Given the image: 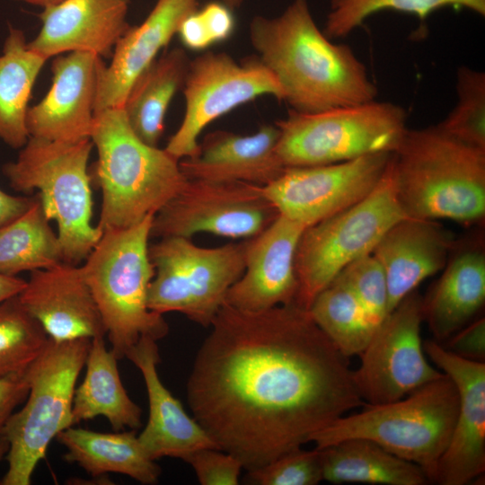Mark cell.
Listing matches in <instances>:
<instances>
[{
    "label": "cell",
    "mask_w": 485,
    "mask_h": 485,
    "mask_svg": "<svg viewBox=\"0 0 485 485\" xmlns=\"http://www.w3.org/2000/svg\"><path fill=\"white\" fill-rule=\"evenodd\" d=\"M335 278L351 291L375 329L388 315L385 274L372 253L348 264Z\"/></svg>",
    "instance_id": "36"
},
{
    "label": "cell",
    "mask_w": 485,
    "mask_h": 485,
    "mask_svg": "<svg viewBox=\"0 0 485 485\" xmlns=\"http://www.w3.org/2000/svg\"><path fill=\"white\" fill-rule=\"evenodd\" d=\"M210 328L188 379V403L247 472L365 403L349 357L295 303L260 312L225 304Z\"/></svg>",
    "instance_id": "1"
},
{
    "label": "cell",
    "mask_w": 485,
    "mask_h": 485,
    "mask_svg": "<svg viewBox=\"0 0 485 485\" xmlns=\"http://www.w3.org/2000/svg\"><path fill=\"white\" fill-rule=\"evenodd\" d=\"M46 61L29 48L23 31L8 27L0 52V140L13 149H21L30 137L28 104Z\"/></svg>",
    "instance_id": "30"
},
{
    "label": "cell",
    "mask_w": 485,
    "mask_h": 485,
    "mask_svg": "<svg viewBox=\"0 0 485 485\" xmlns=\"http://www.w3.org/2000/svg\"><path fill=\"white\" fill-rule=\"evenodd\" d=\"M393 153L365 155L347 162L286 167L264 186L279 215L305 228L367 197L383 178Z\"/></svg>",
    "instance_id": "15"
},
{
    "label": "cell",
    "mask_w": 485,
    "mask_h": 485,
    "mask_svg": "<svg viewBox=\"0 0 485 485\" xmlns=\"http://www.w3.org/2000/svg\"><path fill=\"white\" fill-rule=\"evenodd\" d=\"M156 342L149 337H142L125 356L141 372L147 392L148 419L137 436L144 451L154 461L165 456L184 461L196 450L218 448L161 381L157 371L161 358Z\"/></svg>",
    "instance_id": "21"
},
{
    "label": "cell",
    "mask_w": 485,
    "mask_h": 485,
    "mask_svg": "<svg viewBox=\"0 0 485 485\" xmlns=\"http://www.w3.org/2000/svg\"><path fill=\"white\" fill-rule=\"evenodd\" d=\"M57 439L66 450L64 459L94 478L119 473L142 484L158 482L161 468L146 454L134 429L102 433L72 426Z\"/></svg>",
    "instance_id": "26"
},
{
    "label": "cell",
    "mask_w": 485,
    "mask_h": 485,
    "mask_svg": "<svg viewBox=\"0 0 485 485\" xmlns=\"http://www.w3.org/2000/svg\"><path fill=\"white\" fill-rule=\"evenodd\" d=\"M304 226L279 215L267 228L246 239L245 267L229 289L225 304L260 312L295 301V257Z\"/></svg>",
    "instance_id": "18"
},
{
    "label": "cell",
    "mask_w": 485,
    "mask_h": 485,
    "mask_svg": "<svg viewBox=\"0 0 485 485\" xmlns=\"http://www.w3.org/2000/svg\"><path fill=\"white\" fill-rule=\"evenodd\" d=\"M48 340L18 295L0 303V377L25 372Z\"/></svg>",
    "instance_id": "34"
},
{
    "label": "cell",
    "mask_w": 485,
    "mask_h": 485,
    "mask_svg": "<svg viewBox=\"0 0 485 485\" xmlns=\"http://www.w3.org/2000/svg\"><path fill=\"white\" fill-rule=\"evenodd\" d=\"M28 392L25 372L0 377V434L15 408L26 399Z\"/></svg>",
    "instance_id": "41"
},
{
    "label": "cell",
    "mask_w": 485,
    "mask_h": 485,
    "mask_svg": "<svg viewBox=\"0 0 485 485\" xmlns=\"http://www.w3.org/2000/svg\"><path fill=\"white\" fill-rule=\"evenodd\" d=\"M19 2H23L29 4L40 6L42 8L58 4L64 0H14Z\"/></svg>",
    "instance_id": "44"
},
{
    "label": "cell",
    "mask_w": 485,
    "mask_h": 485,
    "mask_svg": "<svg viewBox=\"0 0 485 485\" xmlns=\"http://www.w3.org/2000/svg\"><path fill=\"white\" fill-rule=\"evenodd\" d=\"M279 131L264 125L250 135L217 130L198 143L197 153L179 161L188 180L242 181L266 186L278 178L286 167L277 145Z\"/></svg>",
    "instance_id": "23"
},
{
    "label": "cell",
    "mask_w": 485,
    "mask_h": 485,
    "mask_svg": "<svg viewBox=\"0 0 485 485\" xmlns=\"http://www.w3.org/2000/svg\"><path fill=\"white\" fill-rule=\"evenodd\" d=\"M182 87L184 116L164 148L179 161L197 153L199 135L219 117L260 96L284 99L279 83L258 57L238 63L224 52L190 60Z\"/></svg>",
    "instance_id": "12"
},
{
    "label": "cell",
    "mask_w": 485,
    "mask_h": 485,
    "mask_svg": "<svg viewBox=\"0 0 485 485\" xmlns=\"http://www.w3.org/2000/svg\"><path fill=\"white\" fill-rule=\"evenodd\" d=\"M18 297L56 342L106 335L98 305L79 265L62 261L31 271Z\"/></svg>",
    "instance_id": "19"
},
{
    "label": "cell",
    "mask_w": 485,
    "mask_h": 485,
    "mask_svg": "<svg viewBox=\"0 0 485 485\" xmlns=\"http://www.w3.org/2000/svg\"><path fill=\"white\" fill-rule=\"evenodd\" d=\"M197 0H156L140 24L130 25L101 74L95 113L123 106L134 81L170 43L182 21L197 10Z\"/></svg>",
    "instance_id": "24"
},
{
    "label": "cell",
    "mask_w": 485,
    "mask_h": 485,
    "mask_svg": "<svg viewBox=\"0 0 485 485\" xmlns=\"http://www.w3.org/2000/svg\"><path fill=\"white\" fill-rule=\"evenodd\" d=\"M8 450H9V443L6 437L3 434H0V462L3 459V457L7 454Z\"/></svg>",
    "instance_id": "45"
},
{
    "label": "cell",
    "mask_w": 485,
    "mask_h": 485,
    "mask_svg": "<svg viewBox=\"0 0 485 485\" xmlns=\"http://www.w3.org/2000/svg\"><path fill=\"white\" fill-rule=\"evenodd\" d=\"M118 360L115 353L107 348L104 336L91 340L85 375L75 390L74 424L102 416L115 431L140 428L142 410L123 386Z\"/></svg>",
    "instance_id": "27"
},
{
    "label": "cell",
    "mask_w": 485,
    "mask_h": 485,
    "mask_svg": "<svg viewBox=\"0 0 485 485\" xmlns=\"http://www.w3.org/2000/svg\"><path fill=\"white\" fill-rule=\"evenodd\" d=\"M105 65L102 57L89 52L55 57L48 93L28 109L30 137L60 142L90 138L98 84Z\"/></svg>",
    "instance_id": "17"
},
{
    "label": "cell",
    "mask_w": 485,
    "mask_h": 485,
    "mask_svg": "<svg viewBox=\"0 0 485 485\" xmlns=\"http://www.w3.org/2000/svg\"><path fill=\"white\" fill-rule=\"evenodd\" d=\"M184 461L193 468L202 485H236L243 469L234 455L213 447L196 450Z\"/></svg>",
    "instance_id": "38"
},
{
    "label": "cell",
    "mask_w": 485,
    "mask_h": 485,
    "mask_svg": "<svg viewBox=\"0 0 485 485\" xmlns=\"http://www.w3.org/2000/svg\"><path fill=\"white\" fill-rule=\"evenodd\" d=\"M245 246V240L206 248L190 238H159L148 248L154 269L148 290L149 309L162 315L177 312L210 327L229 289L243 273Z\"/></svg>",
    "instance_id": "11"
},
{
    "label": "cell",
    "mask_w": 485,
    "mask_h": 485,
    "mask_svg": "<svg viewBox=\"0 0 485 485\" xmlns=\"http://www.w3.org/2000/svg\"><path fill=\"white\" fill-rule=\"evenodd\" d=\"M247 480L258 485H316L323 481L321 451L293 449L249 471Z\"/></svg>",
    "instance_id": "37"
},
{
    "label": "cell",
    "mask_w": 485,
    "mask_h": 485,
    "mask_svg": "<svg viewBox=\"0 0 485 485\" xmlns=\"http://www.w3.org/2000/svg\"><path fill=\"white\" fill-rule=\"evenodd\" d=\"M197 13L211 45L226 40L234 32L235 22L232 9L221 2H210Z\"/></svg>",
    "instance_id": "40"
},
{
    "label": "cell",
    "mask_w": 485,
    "mask_h": 485,
    "mask_svg": "<svg viewBox=\"0 0 485 485\" xmlns=\"http://www.w3.org/2000/svg\"><path fill=\"white\" fill-rule=\"evenodd\" d=\"M91 138L74 142L30 137L3 174L18 192L38 191L45 215L57 223L63 261L78 265L101 236L92 223L93 197L88 162Z\"/></svg>",
    "instance_id": "7"
},
{
    "label": "cell",
    "mask_w": 485,
    "mask_h": 485,
    "mask_svg": "<svg viewBox=\"0 0 485 485\" xmlns=\"http://www.w3.org/2000/svg\"><path fill=\"white\" fill-rule=\"evenodd\" d=\"M153 217L150 215L127 228L103 230L81 265L119 359L142 337L157 341L169 332L163 316L151 311L147 304L154 275L148 253Z\"/></svg>",
    "instance_id": "6"
},
{
    "label": "cell",
    "mask_w": 485,
    "mask_h": 485,
    "mask_svg": "<svg viewBox=\"0 0 485 485\" xmlns=\"http://www.w3.org/2000/svg\"><path fill=\"white\" fill-rule=\"evenodd\" d=\"M262 186L242 181L188 180L154 215L150 237L190 238L198 233L249 239L278 216Z\"/></svg>",
    "instance_id": "13"
},
{
    "label": "cell",
    "mask_w": 485,
    "mask_h": 485,
    "mask_svg": "<svg viewBox=\"0 0 485 485\" xmlns=\"http://www.w3.org/2000/svg\"><path fill=\"white\" fill-rule=\"evenodd\" d=\"M422 303L416 290L403 298L375 328L359 355L353 379L364 402L397 401L444 375L424 352Z\"/></svg>",
    "instance_id": "14"
},
{
    "label": "cell",
    "mask_w": 485,
    "mask_h": 485,
    "mask_svg": "<svg viewBox=\"0 0 485 485\" xmlns=\"http://www.w3.org/2000/svg\"><path fill=\"white\" fill-rule=\"evenodd\" d=\"M38 194L20 216L0 228V273L17 276L63 261L57 234L50 226Z\"/></svg>",
    "instance_id": "31"
},
{
    "label": "cell",
    "mask_w": 485,
    "mask_h": 485,
    "mask_svg": "<svg viewBox=\"0 0 485 485\" xmlns=\"http://www.w3.org/2000/svg\"><path fill=\"white\" fill-rule=\"evenodd\" d=\"M129 5L130 0H64L44 7L40 30L28 47L47 60L70 52L110 57L130 27Z\"/></svg>",
    "instance_id": "20"
},
{
    "label": "cell",
    "mask_w": 485,
    "mask_h": 485,
    "mask_svg": "<svg viewBox=\"0 0 485 485\" xmlns=\"http://www.w3.org/2000/svg\"><path fill=\"white\" fill-rule=\"evenodd\" d=\"M397 200L406 217L470 226L485 217V150L436 126L407 129L392 154Z\"/></svg>",
    "instance_id": "3"
},
{
    "label": "cell",
    "mask_w": 485,
    "mask_h": 485,
    "mask_svg": "<svg viewBox=\"0 0 485 485\" xmlns=\"http://www.w3.org/2000/svg\"><path fill=\"white\" fill-rule=\"evenodd\" d=\"M443 345L451 352L467 359L484 362L485 359V320L480 318L465 325L446 340Z\"/></svg>",
    "instance_id": "39"
},
{
    "label": "cell",
    "mask_w": 485,
    "mask_h": 485,
    "mask_svg": "<svg viewBox=\"0 0 485 485\" xmlns=\"http://www.w3.org/2000/svg\"><path fill=\"white\" fill-rule=\"evenodd\" d=\"M190 58L173 48L155 58L134 81L121 107L135 134L157 146L168 107L184 84Z\"/></svg>",
    "instance_id": "28"
},
{
    "label": "cell",
    "mask_w": 485,
    "mask_h": 485,
    "mask_svg": "<svg viewBox=\"0 0 485 485\" xmlns=\"http://www.w3.org/2000/svg\"><path fill=\"white\" fill-rule=\"evenodd\" d=\"M258 58L279 83L292 110L303 113L375 100L378 90L346 44L315 23L307 0H293L278 16H255L249 27Z\"/></svg>",
    "instance_id": "2"
},
{
    "label": "cell",
    "mask_w": 485,
    "mask_h": 485,
    "mask_svg": "<svg viewBox=\"0 0 485 485\" xmlns=\"http://www.w3.org/2000/svg\"><path fill=\"white\" fill-rule=\"evenodd\" d=\"M90 138L98 154L94 178L101 190V232L154 215L188 181L179 160L135 134L121 107L95 113Z\"/></svg>",
    "instance_id": "4"
},
{
    "label": "cell",
    "mask_w": 485,
    "mask_h": 485,
    "mask_svg": "<svg viewBox=\"0 0 485 485\" xmlns=\"http://www.w3.org/2000/svg\"><path fill=\"white\" fill-rule=\"evenodd\" d=\"M34 200L35 195H12L0 189V228L23 214Z\"/></svg>",
    "instance_id": "42"
},
{
    "label": "cell",
    "mask_w": 485,
    "mask_h": 485,
    "mask_svg": "<svg viewBox=\"0 0 485 485\" xmlns=\"http://www.w3.org/2000/svg\"><path fill=\"white\" fill-rule=\"evenodd\" d=\"M323 481L331 483L425 485L423 470L376 443L351 438L320 449Z\"/></svg>",
    "instance_id": "29"
},
{
    "label": "cell",
    "mask_w": 485,
    "mask_h": 485,
    "mask_svg": "<svg viewBox=\"0 0 485 485\" xmlns=\"http://www.w3.org/2000/svg\"><path fill=\"white\" fill-rule=\"evenodd\" d=\"M26 285V280L17 276L0 273V303L18 295Z\"/></svg>",
    "instance_id": "43"
},
{
    "label": "cell",
    "mask_w": 485,
    "mask_h": 485,
    "mask_svg": "<svg viewBox=\"0 0 485 485\" xmlns=\"http://www.w3.org/2000/svg\"><path fill=\"white\" fill-rule=\"evenodd\" d=\"M362 407L314 433L310 442L322 449L347 439H368L417 464L434 481L459 409L458 392L449 376L444 374L397 401L365 402Z\"/></svg>",
    "instance_id": "5"
},
{
    "label": "cell",
    "mask_w": 485,
    "mask_h": 485,
    "mask_svg": "<svg viewBox=\"0 0 485 485\" xmlns=\"http://www.w3.org/2000/svg\"><path fill=\"white\" fill-rule=\"evenodd\" d=\"M454 242L452 234L431 219L404 217L384 233L372 254L385 274L389 313L444 269Z\"/></svg>",
    "instance_id": "22"
},
{
    "label": "cell",
    "mask_w": 485,
    "mask_h": 485,
    "mask_svg": "<svg viewBox=\"0 0 485 485\" xmlns=\"http://www.w3.org/2000/svg\"><path fill=\"white\" fill-rule=\"evenodd\" d=\"M400 105L375 100L303 113L290 110L278 121V157L285 167L342 163L365 155L394 153L406 130Z\"/></svg>",
    "instance_id": "9"
},
{
    "label": "cell",
    "mask_w": 485,
    "mask_h": 485,
    "mask_svg": "<svg viewBox=\"0 0 485 485\" xmlns=\"http://www.w3.org/2000/svg\"><path fill=\"white\" fill-rule=\"evenodd\" d=\"M392 158L375 189L354 206L303 231L295 257V303L309 309L315 296L354 260L372 253L384 233L406 217L395 192Z\"/></svg>",
    "instance_id": "10"
},
{
    "label": "cell",
    "mask_w": 485,
    "mask_h": 485,
    "mask_svg": "<svg viewBox=\"0 0 485 485\" xmlns=\"http://www.w3.org/2000/svg\"><path fill=\"white\" fill-rule=\"evenodd\" d=\"M308 311L348 357L359 356L375 330L351 291L336 278L315 296Z\"/></svg>",
    "instance_id": "32"
},
{
    "label": "cell",
    "mask_w": 485,
    "mask_h": 485,
    "mask_svg": "<svg viewBox=\"0 0 485 485\" xmlns=\"http://www.w3.org/2000/svg\"><path fill=\"white\" fill-rule=\"evenodd\" d=\"M427 297L423 318L434 340L445 341L468 324L485 303V251L481 236L454 242Z\"/></svg>",
    "instance_id": "25"
},
{
    "label": "cell",
    "mask_w": 485,
    "mask_h": 485,
    "mask_svg": "<svg viewBox=\"0 0 485 485\" xmlns=\"http://www.w3.org/2000/svg\"><path fill=\"white\" fill-rule=\"evenodd\" d=\"M428 358L454 384L459 409L435 481L441 485H465L485 471V363L460 357L441 343L423 342Z\"/></svg>",
    "instance_id": "16"
},
{
    "label": "cell",
    "mask_w": 485,
    "mask_h": 485,
    "mask_svg": "<svg viewBox=\"0 0 485 485\" xmlns=\"http://www.w3.org/2000/svg\"><path fill=\"white\" fill-rule=\"evenodd\" d=\"M457 101L437 125L451 137L485 150V74L468 66L456 73Z\"/></svg>",
    "instance_id": "35"
},
{
    "label": "cell",
    "mask_w": 485,
    "mask_h": 485,
    "mask_svg": "<svg viewBox=\"0 0 485 485\" xmlns=\"http://www.w3.org/2000/svg\"><path fill=\"white\" fill-rule=\"evenodd\" d=\"M446 6L485 15V0H331L322 31L330 40L346 37L384 10L410 13L424 22L433 12Z\"/></svg>",
    "instance_id": "33"
},
{
    "label": "cell",
    "mask_w": 485,
    "mask_h": 485,
    "mask_svg": "<svg viewBox=\"0 0 485 485\" xmlns=\"http://www.w3.org/2000/svg\"><path fill=\"white\" fill-rule=\"evenodd\" d=\"M222 2L228 5L231 9H234L239 6L242 0H222Z\"/></svg>",
    "instance_id": "46"
},
{
    "label": "cell",
    "mask_w": 485,
    "mask_h": 485,
    "mask_svg": "<svg viewBox=\"0 0 485 485\" xmlns=\"http://www.w3.org/2000/svg\"><path fill=\"white\" fill-rule=\"evenodd\" d=\"M90 339L56 342L49 339L26 369L29 392L24 406L13 412L2 434L9 443L4 485H29L51 440L72 427L75 384L85 365Z\"/></svg>",
    "instance_id": "8"
}]
</instances>
